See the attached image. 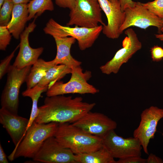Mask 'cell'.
Segmentation results:
<instances>
[{"label":"cell","mask_w":163,"mask_h":163,"mask_svg":"<svg viewBox=\"0 0 163 163\" xmlns=\"http://www.w3.org/2000/svg\"><path fill=\"white\" fill-rule=\"evenodd\" d=\"M126 30L124 33L126 36L122 42V48L117 52L112 59L100 67L103 73L107 75L112 73H117L121 66L127 62L142 48V43L133 29L129 28Z\"/></svg>","instance_id":"cell-9"},{"label":"cell","mask_w":163,"mask_h":163,"mask_svg":"<svg viewBox=\"0 0 163 163\" xmlns=\"http://www.w3.org/2000/svg\"><path fill=\"white\" fill-rule=\"evenodd\" d=\"M109 0L112 2H115L117 1L118 0Z\"/></svg>","instance_id":"cell-37"},{"label":"cell","mask_w":163,"mask_h":163,"mask_svg":"<svg viewBox=\"0 0 163 163\" xmlns=\"http://www.w3.org/2000/svg\"><path fill=\"white\" fill-rule=\"evenodd\" d=\"M36 18L29 24L20 36L19 50L13 65L18 69H22L26 66H32L37 61L42 53L43 48L40 47L36 48H32L29 40L30 34L35 29L36 25L35 23Z\"/></svg>","instance_id":"cell-15"},{"label":"cell","mask_w":163,"mask_h":163,"mask_svg":"<svg viewBox=\"0 0 163 163\" xmlns=\"http://www.w3.org/2000/svg\"><path fill=\"white\" fill-rule=\"evenodd\" d=\"M119 1L121 10L124 11L125 9L128 7L133 6L135 2L132 0H118Z\"/></svg>","instance_id":"cell-32"},{"label":"cell","mask_w":163,"mask_h":163,"mask_svg":"<svg viewBox=\"0 0 163 163\" xmlns=\"http://www.w3.org/2000/svg\"><path fill=\"white\" fill-rule=\"evenodd\" d=\"M29 119L1 107L0 123L5 129L16 147L25 135Z\"/></svg>","instance_id":"cell-16"},{"label":"cell","mask_w":163,"mask_h":163,"mask_svg":"<svg viewBox=\"0 0 163 163\" xmlns=\"http://www.w3.org/2000/svg\"><path fill=\"white\" fill-rule=\"evenodd\" d=\"M140 116V121L133 132V137L139 140L145 153L149 155L148 145L155 137L158 122L163 118V109L151 106L143 110Z\"/></svg>","instance_id":"cell-11"},{"label":"cell","mask_w":163,"mask_h":163,"mask_svg":"<svg viewBox=\"0 0 163 163\" xmlns=\"http://www.w3.org/2000/svg\"><path fill=\"white\" fill-rule=\"evenodd\" d=\"M85 132L102 138L117 128V123L104 114L90 111L72 123Z\"/></svg>","instance_id":"cell-13"},{"label":"cell","mask_w":163,"mask_h":163,"mask_svg":"<svg viewBox=\"0 0 163 163\" xmlns=\"http://www.w3.org/2000/svg\"><path fill=\"white\" fill-rule=\"evenodd\" d=\"M161 32L163 33V26L161 28Z\"/></svg>","instance_id":"cell-38"},{"label":"cell","mask_w":163,"mask_h":163,"mask_svg":"<svg viewBox=\"0 0 163 163\" xmlns=\"http://www.w3.org/2000/svg\"><path fill=\"white\" fill-rule=\"evenodd\" d=\"M124 12L125 17L120 29L121 34L124 30L132 26L144 29L154 26L157 28L159 32H161L163 26V19L145 8L142 3L135 2L133 6L126 8Z\"/></svg>","instance_id":"cell-10"},{"label":"cell","mask_w":163,"mask_h":163,"mask_svg":"<svg viewBox=\"0 0 163 163\" xmlns=\"http://www.w3.org/2000/svg\"><path fill=\"white\" fill-rule=\"evenodd\" d=\"M9 162L7 158L6 155L2 146L0 144V163H8Z\"/></svg>","instance_id":"cell-33"},{"label":"cell","mask_w":163,"mask_h":163,"mask_svg":"<svg viewBox=\"0 0 163 163\" xmlns=\"http://www.w3.org/2000/svg\"><path fill=\"white\" fill-rule=\"evenodd\" d=\"M102 25L92 28L75 26L71 27L61 25L53 18L46 24L45 33L54 37H71L76 40L79 49L84 50L91 47L102 32Z\"/></svg>","instance_id":"cell-4"},{"label":"cell","mask_w":163,"mask_h":163,"mask_svg":"<svg viewBox=\"0 0 163 163\" xmlns=\"http://www.w3.org/2000/svg\"><path fill=\"white\" fill-rule=\"evenodd\" d=\"M7 26L0 25V50L5 51L10 44L11 35Z\"/></svg>","instance_id":"cell-26"},{"label":"cell","mask_w":163,"mask_h":163,"mask_svg":"<svg viewBox=\"0 0 163 163\" xmlns=\"http://www.w3.org/2000/svg\"><path fill=\"white\" fill-rule=\"evenodd\" d=\"M63 147L75 154L88 153L103 147L102 138L88 133L72 123H59L54 136Z\"/></svg>","instance_id":"cell-2"},{"label":"cell","mask_w":163,"mask_h":163,"mask_svg":"<svg viewBox=\"0 0 163 163\" xmlns=\"http://www.w3.org/2000/svg\"><path fill=\"white\" fill-rule=\"evenodd\" d=\"M56 4L58 6L64 8H68L70 10L75 6V0H55Z\"/></svg>","instance_id":"cell-30"},{"label":"cell","mask_w":163,"mask_h":163,"mask_svg":"<svg viewBox=\"0 0 163 163\" xmlns=\"http://www.w3.org/2000/svg\"><path fill=\"white\" fill-rule=\"evenodd\" d=\"M19 47V44L18 45L8 56L4 59L2 60L0 64V79H1L3 76L8 73L11 66L10 62L14 56V53L18 48Z\"/></svg>","instance_id":"cell-27"},{"label":"cell","mask_w":163,"mask_h":163,"mask_svg":"<svg viewBox=\"0 0 163 163\" xmlns=\"http://www.w3.org/2000/svg\"><path fill=\"white\" fill-rule=\"evenodd\" d=\"M97 0L107 21V24L103 26V33L110 39L118 38L121 34L120 29L125 17L124 12L121 10L119 1L112 2L109 0Z\"/></svg>","instance_id":"cell-14"},{"label":"cell","mask_w":163,"mask_h":163,"mask_svg":"<svg viewBox=\"0 0 163 163\" xmlns=\"http://www.w3.org/2000/svg\"><path fill=\"white\" fill-rule=\"evenodd\" d=\"M76 163H116L104 147L91 152L75 154Z\"/></svg>","instance_id":"cell-20"},{"label":"cell","mask_w":163,"mask_h":163,"mask_svg":"<svg viewBox=\"0 0 163 163\" xmlns=\"http://www.w3.org/2000/svg\"><path fill=\"white\" fill-rule=\"evenodd\" d=\"M28 15L27 4H14L11 18L7 27L14 38L18 39L24 30Z\"/></svg>","instance_id":"cell-18"},{"label":"cell","mask_w":163,"mask_h":163,"mask_svg":"<svg viewBox=\"0 0 163 163\" xmlns=\"http://www.w3.org/2000/svg\"><path fill=\"white\" fill-rule=\"evenodd\" d=\"M71 77L66 83L58 81L49 86L46 91L47 97L68 94H95L98 90L87 82L91 77L90 71L83 72L80 66L72 69Z\"/></svg>","instance_id":"cell-5"},{"label":"cell","mask_w":163,"mask_h":163,"mask_svg":"<svg viewBox=\"0 0 163 163\" xmlns=\"http://www.w3.org/2000/svg\"><path fill=\"white\" fill-rule=\"evenodd\" d=\"M5 0H0V8L2 7Z\"/></svg>","instance_id":"cell-36"},{"label":"cell","mask_w":163,"mask_h":163,"mask_svg":"<svg viewBox=\"0 0 163 163\" xmlns=\"http://www.w3.org/2000/svg\"><path fill=\"white\" fill-rule=\"evenodd\" d=\"M70 10L67 26L92 28L98 26L99 23L103 26L105 25L97 0H75V6Z\"/></svg>","instance_id":"cell-7"},{"label":"cell","mask_w":163,"mask_h":163,"mask_svg":"<svg viewBox=\"0 0 163 163\" xmlns=\"http://www.w3.org/2000/svg\"><path fill=\"white\" fill-rule=\"evenodd\" d=\"M14 4L12 0H5L0 8V25L7 26L10 21Z\"/></svg>","instance_id":"cell-24"},{"label":"cell","mask_w":163,"mask_h":163,"mask_svg":"<svg viewBox=\"0 0 163 163\" xmlns=\"http://www.w3.org/2000/svg\"><path fill=\"white\" fill-rule=\"evenodd\" d=\"M31 66L18 69L11 65L8 72L6 84L1 96V107L18 114L19 95L21 85L25 82Z\"/></svg>","instance_id":"cell-6"},{"label":"cell","mask_w":163,"mask_h":163,"mask_svg":"<svg viewBox=\"0 0 163 163\" xmlns=\"http://www.w3.org/2000/svg\"><path fill=\"white\" fill-rule=\"evenodd\" d=\"M162 136H163V133H162Z\"/></svg>","instance_id":"cell-39"},{"label":"cell","mask_w":163,"mask_h":163,"mask_svg":"<svg viewBox=\"0 0 163 163\" xmlns=\"http://www.w3.org/2000/svg\"><path fill=\"white\" fill-rule=\"evenodd\" d=\"M48 87V86L42 87L37 84L32 88L27 89L22 93L23 96L29 97L31 98L32 102L31 112L29 119L26 132L34 121L38 114V102L39 99L42 93L47 91Z\"/></svg>","instance_id":"cell-22"},{"label":"cell","mask_w":163,"mask_h":163,"mask_svg":"<svg viewBox=\"0 0 163 163\" xmlns=\"http://www.w3.org/2000/svg\"><path fill=\"white\" fill-rule=\"evenodd\" d=\"M149 155L146 159V163H163L162 159L155 155L152 153Z\"/></svg>","instance_id":"cell-31"},{"label":"cell","mask_w":163,"mask_h":163,"mask_svg":"<svg viewBox=\"0 0 163 163\" xmlns=\"http://www.w3.org/2000/svg\"><path fill=\"white\" fill-rule=\"evenodd\" d=\"M53 38L57 48L56 57L53 60L54 64L64 65L71 69L80 66L82 62L75 59L70 53L72 46L76 40L71 37Z\"/></svg>","instance_id":"cell-17"},{"label":"cell","mask_w":163,"mask_h":163,"mask_svg":"<svg viewBox=\"0 0 163 163\" xmlns=\"http://www.w3.org/2000/svg\"><path fill=\"white\" fill-rule=\"evenodd\" d=\"M14 4H27L31 0H12Z\"/></svg>","instance_id":"cell-34"},{"label":"cell","mask_w":163,"mask_h":163,"mask_svg":"<svg viewBox=\"0 0 163 163\" xmlns=\"http://www.w3.org/2000/svg\"><path fill=\"white\" fill-rule=\"evenodd\" d=\"M155 36L156 38L161 41H163V34H156Z\"/></svg>","instance_id":"cell-35"},{"label":"cell","mask_w":163,"mask_h":163,"mask_svg":"<svg viewBox=\"0 0 163 163\" xmlns=\"http://www.w3.org/2000/svg\"><path fill=\"white\" fill-rule=\"evenodd\" d=\"M142 4L150 12L163 19V0H155Z\"/></svg>","instance_id":"cell-25"},{"label":"cell","mask_w":163,"mask_h":163,"mask_svg":"<svg viewBox=\"0 0 163 163\" xmlns=\"http://www.w3.org/2000/svg\"><path fill=\"white\" fill-rule=\"evenodd\" d=\"M32 159L44 163H76L75 154L61 145L54 136L44 142Z\"/></svg>","instance_id":"cell-12"},{"label":"cell","mask_w":163,"mask_h":163,"mask_svg":"<svg viewBox=\"0 0 163 163\" xmlns=\"http://www.w3.org/2000/svg\"><path fill=\"white\" fill-rule=\"evenodd\" d=\"M54 65L53 60L46 61L42 59H38L33 65L27 77L25 82L27 89L32 88L38 84L49 69Z\"/></svg>","instance_id":"cell-19"},{"label":"cell","mask_w":163,"mask_h":163,"mask_svg":"<svg viewBox=\"0 0 163 163\" xmlns=\"http://www.w3.org/2000/svg\"><path fill=\"white\" fill-rule=\"evenodd\" d=\"M95 105L94 103L84 102L81 97L73 98L63 95L47 96L43 104L39 107L34 121L40 123H72L91 111Z\"/></svg>","instance_id":"cell-1"},{"label":"cell","mask_w":163,"mask_h":163,"mask_svg":"<svg viewBox=\"0 0 163 163\" xmlns=\"http://www.w3.org/2000/svg\"><path fill=\"white\" fill-rule=\"evenodd\" d=\"M71 69L64 65H54L49 69L38 85L42 87L50 86L66 75L71 73Z\"/></svg>","instance_id":"cell-21"},{"label":"cell","mask_w":163,"mask_h":163,"mask_svg":"<svg viewBox=\"0 0 163 163\" xmlns=\"http://www.w3.org/2000/svg\"><path fill=\"white\" fill-rule=\"evenodd\" d=\"M27 5L29 13L28 21L33 18H36L46 11H52L54 9L52 0H31Z\"/></svg>","instance_id":"cell-23"},{"label":"cell","mask_w":163,"mask_h":163,"mask_svg":"<svg viewBox=\"0 0 163 163\" xmlns=\"http://www.w3.org/2000/svg\"><path fill=\"white\" fill-rule=\"evenodd\" d=\"M151 57L153 61L159 62L163 58V49L158 45L154 46L151 49Z\"/></svg>","instance_id":"cell-28"},{"label":"cell","mask_w":163,"mask_h":163,"mask_svg":"<svg viewBox=\"0 0 163 163\" xmlns=\"http://www.w3.org/2000/svg\"><path fill=\"white\" fill-rule=\"evenodd\" d=\"M116 163H146V159L142 158L139 156H133L119 159L117 161Z\"/></svg>","instance_id":"cell-29"},{"label":"cell","mask_w":163,"mask_h":163,"mask_svg":"<svg viewBox=\"0 0 163 163\" xmlns=\"http://www.w3.org/2000/svg\"><path fill=\"white\" fill-rule=\"evenodd\" d=\"M58 124L56 122L40 123L34 121L19 145L8 156L9 160L12 161L20 157L33 158L44 142L54 136Z\"/></svg>","instance_id":"cell-3"},{"label":"cell","mask_w":163,"mask_h":163,"mask_svg":"<svg viewBox=\"0 0 163 163\" xmlns=\"http://www.w3.org/2000/svg\"><path fill=\"white\" fill-rule=\"evenodd\" d=\"M114 130L102 138L103 147L113 158L122 159L141 156L142 148L138 139L133 137L124 138L117 135Z\"/></svg>","instance_id":"cell-8"}]
</instances>
